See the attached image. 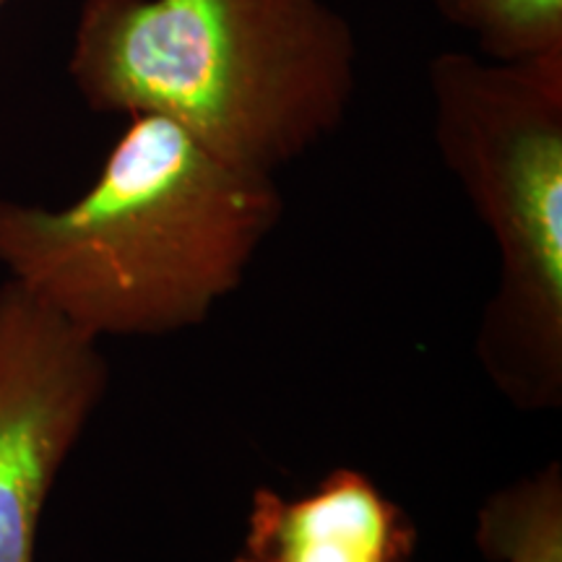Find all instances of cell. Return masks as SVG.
Wrapping results in <instances>:
<instances>
[{"label":"cell","instance_id":"obj_8","mask_svg":"<svg viewBox=\"0 0 562 562\" xmlns=\"http://www.w3.org/2000/svg\"><path fill=\"white\" fill-rule=\"evenodd\" d=\"M0 5H3V0H0Z\"/></svg>","mask_w":562,"mask_h":562},{"label":"cell","instance_id":"obj_2","mask_svg":"<svg viewBox=\"0 0 562 562\" xmlns=\"http://www.w3.org/2000/svg\"><path fill=\"white\" fill-rule=\"evenodd\" d=\"M68 74L108 115H157L252 172L334 136L357 40L326 0H81Z\"/></svg>","mask_w":562,"mask_h":562},{"label":"cell","instance_id":"obj_7","mask_svg":"<svg viewBox=\"0 0 562 562\" xmlns=\"http://www.w3.org/2000/svg\"><path fill=\"white\" fill-rule=\"evenodd\" d=\"M446 24L472 34L484 58L524 60L562 50V0H432Z\"/></svg>","mask_w":562,"mask_h":562},{"label":"cell","instance_id":"obj_3","mask_svg":"<svg viewBox=\"0 0 562 562\" xmlns=\"http://www.w3.org/2000/svg\"><path fill=\"white\" fill-rule=\"evenodd\" d=\"M435 146L501 256L476 334L490 383L524 412L562 404V50L427 63Z\"/></svg>","mask_w":562,"mask_h":562},{"label":"cell","instance_id":"obj_4","mask_svg":"<svg viewBox=\"0 0 562 562\" xmlns=\"http://www.w3.org/2000/svg\"><path fill=\"white\" fill-rule=\"evenodd\" d=\"M108 383L100 341L5 279L0 286V562H34L42 513Z\"/></svg>","mask_w":562,"mask_h":562},{"label":"cell","instance_id":"obj_6","mask_svg":"<svg viewBox=\"0 0 562 562\" xmlns=\"http://www.w3.org/2000/svg\"><path fill=\"white\" fill-rule=\"evenodd\" d=\"M476 547L492 562H562V467L497 487L476 513Z\"/></svg>","mask_w":562,"mask_h":562},{"label":"cell","instance_id":"obj_5","mask_svg":"<svg viewBox=\"0 0 562 562\" xmlns=\"http://www.w3.org/2000/svg\"><path fill=\"white\" fill-rule=\"evenodd\" d=\"M417 526L357 469H334L302 497L252 492L232 562H412Z\"/></svg>","mask_w":562,"mask_h":562},{"label":"cell","instance_id":"obj_1","mask_svg":"<svg viewBox=\"0 0 562 562\" xmlns=\"http://www.w3.org/2000/svg\"><path fill=\"white\" fill-rule=\"evenodd\" d=\"M284 220L273 175L235 167L157 115H133L68 206L0 201L9 281L91 339L203 323Z\"/></svg>","mask_w":562,"mask_h":562}]
</instances>
